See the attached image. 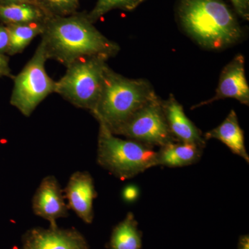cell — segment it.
<instances>
[{"label":"cell","instance_id":"cell-1","mask_svg":"<svg viewBox=\"0 0 249 249\" xmlns=\"http://www.w3.org/2000/svg\"><path fill=\"white\" fill-rule=\"evenodd\" d=\"M41 37L48 60L65 67L90 57L109 60L120 51L116 42L103 35L88 16L82 15L49 18Z\"/></svg>","mask_w":249,"mask_h":249},{"label":"cell","instance_id":"cell-2","mask_svg":"<svg viewBox=\"0 0 249 249\" xmlns=\"http://www.w3.org/2000/svg\"><path fill=\"white\" fill-rule=\"evenodd\" d=\"M177 20L201 48L224 50L244 38L236 14L223 0H178Z\"/></svg>","mask_w":249,"mask_h":249},{"label":"cell","instance_id":"cell-3","mask_svg":"<svg viewBox=\"0 0 249 249\" xmlns=\"http://www.w3.org/2000/svg\"><path fill=\"white\" fill-rule=\"evenodd\" d=\"M157 96L148 80L127 78L107 65L101 94L91 114L111 132Z\"/></svg>","mask_w":249,"mask_h":249},{"label":"cell","instance_id":"cell-4","mask_svg":"<svg viewBox=\"0 0 249 249\" xmlns=\"http://www.w3.org/2000/svg\"><path fill=\"white\" fill-rule=\"evenodd\" d=\"M99 124L97 162L100 166L121 180L133 178L158 166L155 147L128 139H121Z\"/></svg>","mask_w":249,"mask_h":249},{"label":"cell","instance_id":"cell-5","mask_svg":"<svg viewBox=\"0 0 249 249\" xmlns=\"http://www.w3.org/2000/svg\"><path fill=\"white\" fill-rule=\"evenodd\" d=\"M107 60L103 57H90L68 65L64 76L55 81V93L75 107L92 112L102 89Z\"/></svg>","mask_w":249,"mask_h":249},{"label":"cell","instance_id":"cell-6","mask_svg":"<svg viewBox=\"0 0 249 249\" xmlns=\"http://www.w3.org/2000/svg\"><path fill=\"white\" fill-rule=\"evenodd\" d=\"M48 60L40 42L32 58L14 78L10 103L22 115L29 117L47 96L55 93V81L47 73Z\"/></svg>","mask_w":249,"mask_h":249},{"label":"cell","instance_id":"cell-7","mask_svg":"<svg viewBox=\"0 0 249 249\" xmlns=\"http://www.w3.org/2000/svg\"><path fill=\"white\" fill-rule=\"evenodd\" d=\"M111 133L160 148L176 142L168 129L162 100L159 96L134 113Z\"/></svg>","mask_w":249,"mask_h":249},{"label":"cell","instance_id":"cell-8","mask_svg":"<svg viewBox=\"0 0 249 249\" xmlns=\"http://www.w3.org/2000/svg\"><path fill=\"white\" fill-rule=\"evenodd\" d=\"M227 98H233L245 106L249 105V87L246 78L245 60L242 54L236 55L223 68L213 97L195 105L191 109Z\"/></svg>","mask_w":249,"mask_h":249},{"label":"cell","instance_id":"cell-9","mask_svg":"<svg viewBox=\"0 0 249 249\" xmlns=\"http://www.w3.org/2000/svg\"><path fill=\"white\" fill-rule=\"evenodd\" d=\"M58 179L45 177L37 187L32 199L34 214L48 221L50 228L58 227L56 221L68 216L69 208Z\"/></svg>","mask_w":249,"mask_h":249},{"label":"cell","instance_id":"cell-10","mask_svg":"<svg viewBox=\"0 0 249 249\" xmlns=\"http://www.w3.org/2000/svg\"><path fill=\"white\" fill-rule=\"evenodd\" d=\"M20 249H89L84 236L74 229L34 228L22 238Z\"/></svg>","mask_w":249,"mask_h":249},{"label":"cell","instance_id":"cell-11","mask_svg":"<svg viewBox=\"0 0 249 249\" xmlns=\"http://www.w3.org/2000/svg\"><path fill=\"white\" fill-rule=\"evenodd\" d=\"M63 193L69 209L86 224L92 223L93 200L97 196V192L91 175L86 171L72 174Z\"/></svg>","mask_w":249,"mask_h":249},{"label":"cell","instance_id":"cell-12","mask_svg":"<svg viewBox=\"0 0 249 249\" xmlns=\"http://www.w3.org/2000/svg\"><path fill=\"white\" fill-rule=\"evenodd\" d=\"M162 107L170 133L178 142L193 144L204 148L206 141L200 129L188 119L182 105L173 94L162 100Z\"/></svg>","mask_w":249,"mask_h":249},{"label":"cell","instance_id":"cell-13","mask_svg":"<svg viewBox=\"0 0 249 249\" xmlns=\"http://www.w3.org/2000/svg\"><path fill=\"white\" fill-rule=\"evenodd\" d=\"M204 137L206 141L211 139L220 141L230 149L232 153L242 157L249 163V156L245 147L244 132L239 124L237 114L233 109L231 111L222 124L206 132Z\"/></svg>","mask_w":249,"mask_h":249},{"label":"cell","instance_id":"cell-14","mask_svg":"<svg viewBox=\"0 0 249 249\" xmlns=\"http://www.w3.org/2000/svg\"><path fill=\"white\" fill-rule=\"evenodd\" d=\"M204 148L181 142H172L160 147L158 153V166L179 168L195 164L200 160Z\"/></svg>","mask_w":249,"mask_h":249},{"label":"cell","instance_id":"cell-15","mask_svg":"<svg viewBox=\"0 0 249 249\" xmlns=\"http://www.w3.org/2000/svg\"><path fill=\"white\" fill-rule=\"evenodd\" d=\"M49 18L36 3L0 4V20L6 25L45 22Z\"/></svg>","mask_w":249,"mask_h":249},{"label":"cell","instance_id":"cell-16","mask_svg":"<svg viewBox=\"0 0 249 249\" xmlns=\"http://www.w3.org/2000/svg\"><path fill=\"white\" fill-rule=\"evenodd\" d=\"M108 248L142 249V232L139 230L138 222L132 213L129 212L114 228Z\"/></svg>","mask_w":249,"mask_h":249},{"label":"cell","instance_id":"cell-17","mask_svg":"<svg viewBox=\"0 0 249 249\" xmlns=\"http://www.w3.org/2000/svg\"><path fill=\"white\" fill-rule=\"evenodd\" d=\"M45 22L6 25L9 29L10 41L8 55L22 53L37 36L43 33Z\"/></svg>","mask_w":249,"mask_h":249},{"label":"cell","instance_id":"cell-18","mask_svg":"<svg viewBox=\"0 0 249 249\" xmlns=\"http://www.w3.org/2000/svg\"><path fill=\"white\" fill-rule=\"evenodd\" d=\"M145 0H98L92 11L87 16L91 22L95 23L112 10L132 11L138 7Z\"/></svg>","mask_w":249,"mask_h":249},{"label":"cell","instance_id":"cell-19","mask_svg":"<svg viewBox=\"0 0 249 249\" xmlns=\"http://www.w3.org/2000/svg\"><path fill=\"white\" fill-rule=\"evenodd\" d=\"M49 18L65 17L75 14L79 0H36Z\"/></svg>","mask_w":249,"mask_h":249},{"label":"cell","instance_id":"cell-20","mask_svg":"<svg viewBox=\"0 0 249 249\" xmlns=\"http://www.w3.org/2000/svg\"><path fill=\"white\" fill-rule=\"evenodd\" d=\"M236 15L245 20H249V0H231Z\"/></svg>","mask_w":249,"mask_h":249},{"label":"cell","instance_id":"cell-21","mask_svg":"<svg viewBox=\"0 0 249 249\" xmlns=\"http://www.w3.org/2000/svg\"><path fill=\"white\" fill-rule=\"evenodd\" d=\"M10 36L7 27L0 25V53L7 55L9 47Z\"/></svg>","mask_w":249,"mask_h":249},{"label":"cell","instance_id":"cell-22","mask_svg":"<svg viewBox=\"0 0 249 249\" xmlns=\"http://www.w3.org/2000/svg\"><path fill=\"white\" fill-rule=\"evenodd\" d=\"M3 77H12L10 68L9 58L8 55L0 53V78Z\"/></svg>","mask_w":249,"mask_h":249},{"label":"cell","instance_id":"cell-23","mask_svg":"<svg viewBox=\"0 0 249 249\" xmlns=\"http://www.w3.org/2000/svg\"><path fill=\"white\" fill-rule=\"evenodd\" d=\"M138 194V189L135 186H129L124 188L123 196L125 200L130 201L137 199Z\"/></svg>","mask_w":249,"mask_h":249},{"label":"cell","instance_id":"cell-24","mask_svg":"<svg viewBox=\"0 0 249 249\" xmlns=\"http://www.w3.org/2000/svg\"><path fill=\"white\" fill-rule=\"evenodd\" d=\"M238 249H249V235L241 236L238 242Z\"/></svg>","mask_w":249,"mask_h":249},{"label":"cell","instance_id":"cell-25","mask_svg":"<svg viewBox=\"0 0 249 249\" xmlns=\"http://www.w3.org/2000/svg\"><path fill=\"white\" fill-rule=\"evenodd\" d=\"M36 3V0H0V4H13V3Z\"/></svg>","mask_w":249,"mask_h":249}]
</instances>
